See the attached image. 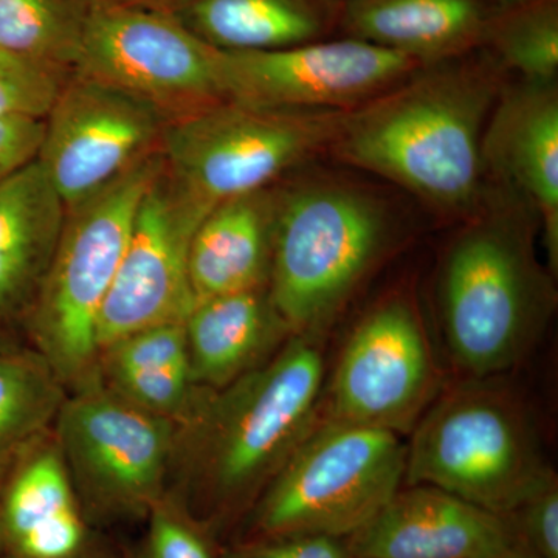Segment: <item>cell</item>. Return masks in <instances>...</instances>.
I'll return each instance as SVG.
<instances>
[{
    "mask_svg": "<svg viewBox=\"0 0 558 558\" xmlns=\"http://www.w3.org/2000/svg\"><path fill=\"white\" fill-rule=\"evenodd\" d=\"M325 360L292 336L233 384L205 391L175 433L167 495L209 534L241 521L315 425Z\"/></svg>",
    "mask_w": 558,
    "mask_h": 558,
    "instance_id": "1",
    "label": "cell"
},
{
    "mask_svg": "<svg viewBox=\"0 0 558 558\" xmlns=\"http://www.w3.org/2000/svg\"><path fill=\"white\" fill-rule=\"evenodd\" d=\"M488 58L421 65L344 113L330 156L373 172L440 215L469 218L486 194L481 143L505 86Z\"/></svg>",
    "mask_w": 558,
    "mask_h": 558,
    "instance_id": "2",
    "label": "cell"
},
{
    "mask_svg": "<svg viewBox=\"0 0 558 558\" xmlns=\"http://www.w3.org/2000/svg\"><path fill=\"white\" fill-rule=\"evenodd\" d=\"M534 222L537 216L517 194L487 186L444 258L439 301L447 347L475 379L515 366L553 314L556 293L535 255Z\"/></svg>",
    "mask_w": 558,
    "mask_h": 558,
    "instance_id": "3",
    "label": "cell"
},
{
    "mask_svg": "<svg viewBox=\"0 0 558 558\" xmlns=\"http://www.w3.org/2000/svg\"><path fill=\"white\" fill-rule=\"evenodd\" d=\"M392 215L377 191L333 174L278 186L269 288L292 336L329 325L376 266Z\"/></svg>",
    "mask_w": 558,
    "mask_h": 558,
    "instance_id": "4",
    "label": "cell"
},
{
    "mask_svg": "<svg viewBox=\"0 0 558 558\" xmlns=\"http://www.w3.org/2000/svg\"><path fill=\"white\" fill-rule=\"evenodd\" d=\"M161 167L159 153L65 213L53 259L22 333L28 347L47 360L68 392L97 379L101 310L140 202Z\"/></svg>",
    "mask_w": 558,
    "mask_h": 558,
    "instance_id": "5",
    "label": "cell"
},
{
    "mask_svg": "<svg viewBox=\"0 0 558 558\" xmlns=\"http://www.w3.org/2000/svg\"><path fill=\"white\" fill-rule=\"evenodd\" d=\"M405 468L407 444L396 433L325 418L245 513L241 539H347L395 497Z\"/></svg>",
    "mask_w": 558,
    "mask_h": 558,
    "instance_id": "6",
    "label": "cell"
},
{
    "mask_svg": "<svg viewBox=\"0 0 558 558\" xmlns=\"http://www.w3.org/2000/svg\"><path fill=\"white\" fill-rule=\"evenodd\" d=\"M553 476L526 411L494 389L462 388L436 399L407 444L405 486L442 488L501 517Z\"/></svg>",
    "mask_w": 558,
    "mask_h": 558,
    "instance_id": "7",
    "label": "cell"
},
{
    "mask_svg": "<svg viewBox=\"0 0 558 558\" xmlns=\"http://www.w3.org/2000/svg\"><path fill=\"white\" fill-rule=\"evenodd\" d=\"M344 113L223 100L168 121L161 159L180 189L209 211L220 202L270 189L328 154Z\"/></svg>",
    "mask_w": 558,
    "mask_h": 558,
    "instance_id": "8",
    "label": "cell"
},
{
    "mask_svg": "<svg viewBox=\"0 0 558 558\" xmlns=\"http://www.w3.org/2000/svg\"><path fill=\"white\" fill-rule=\"evenodd\" d=\"M175 433L174 422L135 409L98 379L68 392L53 435L95 526L146 520L167 495Z\"/></svg>",
    "mask_w": 558,
    "mask_h": 558,
    "instance_id": "9",
    "label": "cell"
},
{
    "mask_svg": "<svg viewBox=\"0 0 558 558\" xmlns=\"http://www.w3.org/2000/svg\"><path fill=\"white\" fill-rule=\"evenodd\" d=\"M73 72L119 87L168 121L227 100L219 51L167 11L89 3Z\"/></svg>",
    "mask_w": 558,
    "mask_h": 558,
    "instance_id": "10",
    "label": "cell"
},
{
    "mask_svg": "<svg viewBox=\"0 0 558 558\" xmlns=\"http://www.w3.org/2000/svg\"><path fill=\"white\" fill-rule=\"evenodd\" d=\"M438 392V366L416 307L389 296L349 336L330 380L326 421L409 435Z\"/></svg>",
    "mask_w": 558,
    "mask_h": 558,
    "instance_id": "11",
    "label": "cell"
},
{
    "mask_svg": "<svg viewBox=\"0 0 558 558\" xmlns=\"http://www.w3.org/2000/svg\"><path fill=\"white\" fill-rule=\"evenodd\" d=\"M167 124L148 102L72 72L44 120L36 160L68 211L159 154Z\"/></svg>",
    "mask_w": 558,
    "mask_h": 558,
    "instance_id": "12",
    "label": "cell"
},
{
    "mask_svg": "<svg viewBox=\"0 0 558 558\" xmlns=\"http://www.w3.org/2000/svg\"><path fill=\"white\" fill-rule=\"evenodd\" d=\"M418 68L405 54L354 38L270 51H219L227 100L289 110L349 112Z\"/></svg>",
    "mask_w": 558,
    "mask_h": 558,
    "instance_id": "13",
    "label": "cell"
},
{
    "mask_svg": "<svg viewBox=\"0 0 558 558\" xmlns=\"http://www.w3.org/2000/svg\"><path fill=\"white\" fill-rule=\"evenodd\" d=\"M207 213L180 189L163 165L140 202L102 306L98 352L135 330L185 322L196 304L190 284L191 240Z\"/></svg>",
    "mask_w": 558,
    "mask_h": 558,
    "instance_id": "14",
    "label": "cell"
},
{
    "mask_svg": "<svg viewBox=\"0 0 558 558\" xmlns=\"http://www.w3.org/2000/svg\"><path fill=\"white\" fill-rule=\"evenodd\" d=\"M0 558H123L81 505L53 429L0 481Z\"/></svg>",
    "mask_w": 558,
    "mask_h": 558,
    "instance_id": "15",
    "label": "cell"
},
{
    "mask_svg": "<svg viewBox=\"0 0 558 558\" xmlns=\"http://www.w3.org/2000/svg\"><path fill=\"white\" fill-rule=\"evenodd\" d=\"M484 172L526 202L542 227L549 271L558 264V84H505L481 143Z\"/></svg>",
    "mask_w": 558,
    "mask_h": 558,
    "instance_id": "16",
    "label": "cell"
},
{
    "mask_svg": "<svg viewBox=\"0 0 558 558\" xmlns=\"http://www.w3.org/2000/svg\"><path fill=\"white\" fill-rule=\"evenodd\" d=\"M517 539L510 517L416 484L400 487L344 543L352 558H495Z\"/></svg>",
    "mask_w": 558,
    "mask_h": 558,
    "instance_id": "17",
    "label": "cell"
},
{
    "mask_svg": "<svg viewBox=\"0 0 558 558\" xmlns=\"http://www.w3.org/2000/svg\"><path fill=\"white\" fill-rule=\"evenodd\" d=\"M65 213L38 160L0 182V348L17 344L49 271Z\"/></svg>",
    "mask_w": 558,
    "mask_h": 558,
    "instance_id": "18",
    "label": "cell"
},
{
    "mask_svg": "<svg viewBox=\"0 0 558 558\" xmlns=\"http://www.w3.org/2000/svg\"><path fill=\"white\" fill-rule=\"evenodd\" d=\"M183 326L191 377L205 391L258 368L292 337L267 286L197 301Z\"/></svg>",
    "mask_w": 558,
    "mask_h": 558,
    "instance_id": "19",
    "label": "cell"
},
{
    "mask_svg": "<svg viewBox=\"0 0 558 558\" xmlns=\"http://www.w3.org/2000/svg\"><path fill=\"white\" fill-rule=\"evenodd\" d=\"M494 11L484 0H344L341 28L427 65L483 47Z\"/></svg>",
    "mask_w": 558,
    "mask_h": 558,
    "instance_id": "20",
    "label": "cell"
},
{
    "mask_svg": "<svg viewBox=\"0 0 558 558\" xmlns=\"http://www.w3.org/2000/svg\"><path fill=\"white\" fill-rule=\"evenodd\" d=\"M278 186L220 202L201 220L190 245L194 300L269 284Z\"/></svg>",
    "mask_w": 558,
    "mask_h": 558,
    "instance_id": "21",
    "label": "cell"
},
{
    "mask_svg": "<svg viewBox=\"0 0 558 558\" xmlns=\"http://www.w3.org/2000/svg\"><path fill=\"white\" fill-rule=\"evenodd\" d=\"M323 0H189L175 17L219 51H270L319 40Z\"/></svg>",
    "mask_w": 558,
    "mask_h": 558,
    "instance_id": "22",
    "label": "cell"
},
{
    "mask_svg": "<svg viewBox=\"0 0 558 558\" xmlns=\"http://www.w3.org/2000/svg\"><path fill=\"white\" fill-rule=\"evenodd\" d=\"M68 388L31 347L0 348V481L53 429Z\"/></svg>",
    "mask_w": 558,
    "mask_h": 558,
    "instance_id": "23",
    "label": "cell"
},
{
    "mask_svg": "<svg viewBox=\"0 0 558 558\" xmlns=\"http://www.w3.org/2000/svg\"><path fill=\"white\" fill-rule=\"evenodd\" d=\"M86 11L73 0H0V49L73 72Z\"/></svg>",
    "mask_w": 558,
    "mask_h": 558,
    "instance_id": "24",
    "label": "cell"
},
{
    "mask_svg": "<svg viewBox=\"0 0 558 558\" xmlns=\"http://www.w3.org/2000/svg\"><path fill=\"white\" fill-rule=\"evenodd\" d=\"M483 46L499 68L519 73L520 80L557 81L558 0H527L495 10Z\"/></svg>",
    "mask_w": 558,
    "mask_h": 558,
    "instance_id": "25",
    "label": "cell"
},
{
    "mask_svg": "<svg viewBox=\"0 0 558 558\" xmlns=\"http://www.w3.org/2000/svg\"><path fill=\"white\" fill-rule=\"evenodd\" d=\"M97 379L135 409L168 418L175 425L193 413L205 392L194 385L189 368L97 366Z\"/></svg>",
    "mask_w": 558,
    "mask_h": 558,
    "instance_id": "26",
    "label": "cell"
},
{
    "mask_svg": "<svg viewBox=\"0 0 558 558\" xmlns=\"http://www.w3.org/2000/svg\"><path fill=\"white\" fill-rule=\"evenodd\" d=\"M70 75L0 49V117L46 120Z\"/></svg>",
    "mask_w": 558,
    "mask_h": 558,
    "instance_id": "27",
    "label": "cell"
},
{
    "mask_svg": "<svg viewBox=\"0 0 558 558\" xmlns=\"http://www.w3.org/2000/svg\"><path fill=\"white\" fill-rule=\"evenodd\" d=\"M145 521V538L135 558H219L213 535L168 495Z\"/></svg>",
    "mask_w": 558,
    "mask_h": 558,
    "instance_id": "28",
    "label": "cell"
},
{
    "mask_svg": "<svg viewBox=\"0 0 558 558\" xmlns=\"http://www.w3.org/2000/svg\"><path fill=\"white\" fill-rule=\"evenodd\" d=\"M517 537L538 558H558V483L553 476L510 515Z\"/></svg>",
    "mask_w": 558,
    "mask_h": 558,
    "instance_id": "29",
    "label": "cell"
},
{
    "mask_svg": "<svg viewBox=\"0 0 558 558\" xmlns=\"http://www.w3.org/2000/svg\"><path fill=\"white\" fill-rule=\"evenodd\" d=\"M219 558H352L347 543L325 535H293L267 539H238L219 550Z\"/></svg>",
    "mask_w": 558,
    "mask_h": 558,
    "instance_id": "30",
    "label": "cell"
},
{
    "mask_svg": "<svg viewBox=\"0 0 558 558\" xmlns=\"http://www.w3.org/2000/svg\"><path fill=\"white\" fill-rule=\"evenodd\" d=\"M44 120L0 117V182L38 157Z\"/></svg>",
    "mask_w": 558,
    "mask_h": 558,
    "instance_id": "31",
    "label": "cell"
},
{
    "mask_svg": "<svg viewBox=\"0 0 558 558\" xmlns=\"http://www.w3.org/2000/svg\"><path fill=\"white\" fill-rule=\"evenodd\" d=\"M106 2L119 3V5L126 7H138V9L175 13V11L182 9L189 0H106Z\"/></svg>",
    "mask_w": 558,
    "mask_h": 558,
    "instance_id": "32",
    "label": "cell"
},
{
    "mask_svg": "<svg viewBox=\"0 0 558 558\" xmlns=\"http://www.w3.org/2000/svg\"><path fill=\"white\" fill-rule=\"evenodd\" d=\"M495 558H538L532 553L531 549L527 548L526 545L517 539L510 548L506 549L505 553L499 554V556Z\"/></svg>",
    "mask_w": 558,
    "mask_h": 558,
    "instance_id": "33",
    "label": "cell"
},
{
    "mask_svg": "<svg viewBox=\"0 0 558 558\" xmlns=\"http://www.w3.org/2000/svg\"><path fill=\"white\" fill-rule=\"evenodd\" d=\"M523 2H527V0H495L497 9H508V7L519 5Z\"/></svg>",
    "mask_w": 558,
    "mask_h": 558,
    "instance_id": "34",
    "label": "cell"
},
{
    "mask_svg": "<svg viewBox=\"0 0 558 558\" xmlns=\"http://www.w3.org/2000/svg\"><path fill=\"white\" fill-rule=\"evenodd\" d=\"M323 2H325V3H328V2H344V0H323Z\"/></svg>",
    "mask_w": 558,
    "mask_h": 558,
    "instance_id": "35",
    "label": "cell"
}]
</instances>
